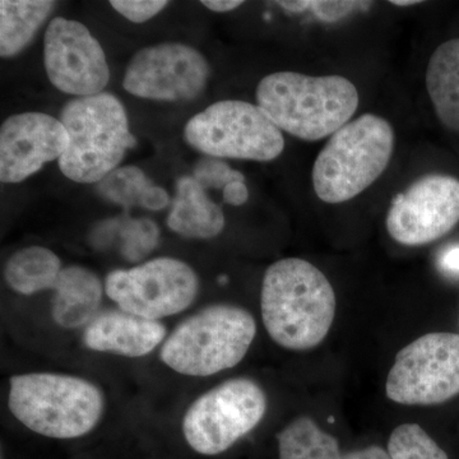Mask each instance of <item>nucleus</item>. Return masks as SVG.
I'll list each match as a JSON object with an SVG mask.
<instances>
[{"label":"nucleus","instance_id":"obj_1","mask_svg":"<svg viewBox=\"0 0 459 459\" xmlns=\"http://www.w3.org/2000/svg\"><path fill=\"white\" fill-rule=\"evenodd\" d=\"M263 325L283 349L307 351L327 337L336 316V294L325 274L300 258L274 262L263 277Z\"/></svg>","mask_w":459,"mask_h":459},{"label":"nucleus","instance_id":"obj_2","mask_svg":"<svg viewBox=\"0 0 459 459\" xmlns=\"http://www.w3.org/2000/svg\"><path fill=\"white\" fill-rule=\"evenodd\" d=\"M256 101L281 132L313 142L346 126L360 99L355 84L342 75L279 72L259 82Z\"/></svg>","mask_w":459,"mask_h":459},{"label":"nucleus","instance_id":"obj_3","mask_svg":"<svg viewBox=\"0 0 459 459\" xmlns=\"http://www.w3.org/2000/svg\"><path fill=\"white\" fill-rule=\"evenodd\" d=\"M105 407L104 392L84 377L29 373L9 379V411L23 427L42 437H83L98 427Z\"/></svg>","mask_w":459,"mask_h":459},{"label":"nucleus","instance_id":"obj_4","mask_svg":"<svg viewBox=\"0 0 459 459\" xmlns=\"http://www.w3.org/2000/svg\"><path fill=\"white\" fill-rule=\"evenodd\" d=\"M256 336V322L244 307L213 304L184 319L166 337L160 359L175 373L211 377L243 361Z\"/></svg>","mask_w":459,"mask_h":459},{"label":"nucleus","instance_id":"obj_5","mask_svg":"<svg viewBox=\"0 0 459 459\" xmlns=\"http://www.w3.org/2000/svg\"><path fill=\"white\" fill-rule=\"evenodd\" d=\"M394 132L385 117L361 115L331 135L312 171L320 201L337 204L361 195L391 162Z\"/></svg>","mask_w":459,"mask_h":459},{"label":"nucleus","instance_id":"obj_6","mask_svg":"<svg viewBox=\"0 0 459 459\" xmlns=\"http://www.w3.org/2000/svg\"><path fill=\"white\" fill-rule=\"evenodd\" d=\"M60 122L68 132L69 144L59 168L75 183H100L135 146L126 108L111 93L71 100Z\"/></svg>","mask_w":459,"mask_h":459},{"label":"nucleus","instance_id":"obj_7","mask_svg":"<svg viewBox=\"0 0 459 459\" xmlns=\"http://www.w3.org/2000/svg\"><path fill=\"white\" fill-rule=\"evenodd\" d=\"M186 141L217 159L272 161L283 152L282 132L258 105L240 100L214 102L186 123Z\"/></svg>","mask_w":459,"mask_h":459},{"label":"nucleus","instance_id":"obj_8","mask_svg":"<svg viewBox=\"0 0 459 459\" xmlns=\"http://www.w3.org/2000/svg\"><path fill=\"white\" fill-rule=\"evenodd\" d=\"M267 406V395L255 380H226L190 404L181 425L184 437L199 455H221L261 424Z\"/></svg>","mask_w":459,"mask_h":459},{"label":"nucleus","instance_id":"obj_9","mask_svg":"<svg viewBox=\"0 0 459 459\" xmlns=\"http://www.w3.org/2000/svg\"><path fill=\"white\" fill-rule=\"evenodd\" d=\"M389 400L406 406H434L459 394V334H424L395 356L385 383Z\"/></svg>","mask_w":459,"mask_h":459},{"label":"nucleus","instance_id":"obj_10","mask_svg":"<svg viewBox=\"0 0 459 459\" xmlns=\"http://www.w3.org/2000/svg\"><path fill=\"white\" fill-rule=\"evenodd\" d=\"M105 294L124 312L160 322L195 303L199 279L188 263L160 256L129 270L110 272Z\"/></svg>","mask_w":459,"mask_h":459},{"label":"nucleus","instance_id":"obj_11","mask_svg":"<svg viewBox=\"0 0 459 459\" xmlns=\"http://www.w3.org/2000/svg\"><path fill=\"white\" fill-rule=\"evenodd\" d=\"M210 78L205 57L189 45L165 42L143 48L132 57L124 74L126 92L157 101L198 98Z\"/></svg>","mask_w":459,"mask_h":459},{"label":"nucleus","instance_id":"obj_12","mask_svg":"<svg viewBox=\"0 0 459 459\" xmlns=\"http://www.w3.org/2000/svg\"><path fill=\"white\" fill-rule=\"evenodd\" d=\"M459 222V180L427 175L395 195L386 230L398 244L421 247L446 237Z\"/></svg>","mask_w":459,"mask_h":459},{"label":"nucleus","instance_id":"obj_13","mask_svg":"<svg viewBox=\"0 0 459 459\" xmlns=\"http://www.w3.org/2000/svg\"><path fill=\"white\" fill-rule=\"evenodd\" d=\"M44 65L56 89L86 98L102 93L110 80L104 49L81 22L56 17L44 39Z\"/></svg>","mask_w":459,"mask_h":459},{"label":"nucleus","instance_id":"obj_14","mask_svg":"<svg viewBox=\"0 0 459 459\" xmlns=\"http://www.w3.org/2000/svg\"><path fill=\"white\" fill-rule=\"evenodd\" d=\"M69 137L60 119L42 113L12 115L0 129V180L16 184L59 160Z\"/></svg>","mask_w":459,"mask_h":459},{"label":"nucleus","instance_id":"obj_15","mask_svg":"<svg viewBox=\"0 0 459 459\" xmlns=\"http://www.w3.org/2000/svg\"><path fill=\"white\" fill-rule=\"evenodd\" d=\"M164 323L108 309L100 312L84 328L82 342L91 351L114 353L124 358H143L165 342Z\"/></svg>","mask_w":459,"mask_h":459},{"label":"nucleus","instance_id":"obj_16","mask_svg":"<svg viewBox=\"0 0 459 459\" xmlns=\"http://www.w3.org/2000/svg\"><path fill=\"white\" fill-rule=\"evenodd\" d=\"M53 290L51 316L59 327L86 328L99 316L105 285L89 268H63Z\"/></svg>","mask_w":459,"mask_h":459},{"label":"nucleus","instance_id":"obj_17","mask_svg":"<svg viewBox=\"0 0 459 459\" xmlns=\"http://www.w3.org/2000/svg\"><path fill=\"white\" fill-rule=\"evenodd\" d=\"M166 223L183 238H213L225 229V214L195 178L183 177L177 181V193Z\"/></svg>","mask_w":459,"mask_h":459},{"label":"nucleus","instance_id":"obj_18","mask_svg":"<svg viewBox=\"0 0 459 459\" xmlns=\"http://www.w3.org/2000/svg\"><path fill=\"white\" fill-rule=\"evenodd\" d=\"M425 81L440 122L459 133V39L444 42L435 49Z\"/></svg>","mask_w":459,"mask_h":459},{"label":"nucleus","instance_id":"obj_19","mask_svg":"<svg viewBox=\"0 0 459 459\" xmlns=\"http://www.w3.org/2000/svg\"><path fill=\"white\" fill-rule=\"evenodd\" d=\"M62 271V261L53 250L35 246L18 250L8 259L4 277L14 292L31 296L53 290Z\"/></svg>","mask_w":459,"mask_h":459},{"label":"nucleus","instance_id":"obj_20","mask_svg":"<svg viewBox=\"0 0 459 459\" xmlns=\"http://www.w3.org/2000/svg\"><path fill=\"white\" fill-rule=\"evenodd\" d=\"M56 2L47 0H2L0 2V56H17L51 13Z\"/></svg>","mask_w":459,"mask_h":459},{"label":"nucleus","instance_id":"obj_21","mask_svg":"<svg viewBox=\"0 0 459 459\" xmlns=\"http://www.w3.org/2000/svg\"><path fill=\"white\" fill-rule=\"evenodd\" d=\"M279 459H341L340 444L313 419L300 416L277 434Z\"/></svg>","mask_w":459,"mask_h":459},{"label":"nucleus","instance_id":"obj_22","mask_svg":"<svg viewBox=\"0 0 459 459\" xmlns=\"http://www.w3.org/2000/svg\"><path fill=\"white\" fill-rule=\"evenodd\" d=\"M153 186L144 172L135 166L115 169L100 181L99 192L113 204L129 208L141 205L148 188Z\"/></svg>","mask_w":459,"mask_h":459},{"label":"nucleus","instance_id":"obj_23","mask_svg":"<svg viewBox=\"0 0 459 459\" xmlns=\"http://www.w3.org/2000/svg\"><path fill=\"white\" fill-rule=\"evenodd\" d=\"M388 453L392 459H449L439 444L418 424L395 428L388 440Z\"/></svg>","mask_w":459,"mask_h":459},{"label":"nucleus","instance_id":"obj_24","mask_svg":"<svg viewBox=\"0 0 459 459\" xmlns=\"http://www.w3.org/2000/svg\"><path fill=\"white\" fill-rule=\"evenodd\" d=\"M120 252L126 261H143L159 246L160 229L150 219H133L122 229Z\"/></svg>","mask_w":459,"mask_h":459},{"label":"nucleus","instance_id":"obj_25","mask_svg":"<svg viewBox=\"0 0 459 459\" xmlns=\"http://www.w3.org/2000/svg\"><path fill=\"white\" fill-rule=\"evenodd\" d=\"M193 178L207 189H225L232 181H246L240 171L232 170L221 159L207 156L199 160Z\"/></svg>","mask_w":459,"mask_h":459},{"label":"nucleus","instance_id":"obj_26","mask_svg":"<svg viewBox=\"0 0 459 459\" xmlns=\"http://www.w3.org/2000/svg\"><path fill=\"white\" fill-rule=\"evenodd\" d=\"M111 7L134 23L147 22L168 5L166 0H111Z\"/></svg>","mask_w":459,"mask_h":459},{"label":"nucleus","instance_id":"obj_27","mask_svg":"<svg viewBox=\"0 0 459 459\" xmlns=\"http://www.w3.org/2000/svg\"><path fill=\"white\" fill-rule=\"evenodd\" d=\"M360 2H332V0H307V11L314 12L319 20L325 22H336L341 18L351 13L353 9L358 8Z\"/></svg>","mask_w":459,"mask_h":459},{"label":"nucleus","instance_id":"obj_28","mask_svg":"<svg viewBox=\"0 0 459 459\" xmlns=\"http://www.w3.org/2000/svg\"><path fill=\"white\" fill-rule=\"evenodd\" d=\"M170 204V197L168 192L161 186H151L144 195L141 207L150 211L164 210Z\"/></svg>","mask_w":459,"mask_h":459},{"label":"nucleus","instance_id":"obj_29","mask_svg":"<svg viewBox=\"0 0 459 459\" xmlns=\"http://www.w3.org/2000/svg\"><path fill=\"white\" fill-rule=\"evenodd\" d=\"M247 198H249V190H247L246 181H232L223 189V199L226 204L238 207V205L247 204Z\"/></svg>","mask_w":459,"mask_h":459},{"label":"nucleus","instance_id":"obj_30","mask_svg":"<svg viewBox=\"0 0 459 459\" xmlns=\"http://www.w3.org/2000/svg\"><path fill=\"white\" fill-rule=\"evenodd\" d=\"M341 459H392V457L382 446H371L358 451L344 453Z\"/></svg>","mask_w":459,"mask_h":459},{"label":"nucleus","instance_id":"obj_31","mask_svg":"<svg viewBox=\"0 0 459 459\" xmlns=\"http://www.w3.org/2000/svg\"><path fill=\"white\" fill-rule=\"evenodd\" d=\"M201 3L211 11L225 13V12H231L240 7L244 2L241 0H204Z\"/></svg>","mask_w":459,"mask_h":459},{"label":"nucleus","instance_id":"obj_32","mask_svg":"<svg viewBox=\"0 0 459 459\" xmlns=\"http://www.w3.org/2000/svg\"><path fill=\"white\" fill-rule=\"evenodd\" d=\"M444 267L451 271H459V247L446 253L443 259Z\"/></svg>","mask_w":459,"mask_h":459},{"label":"nucleus","instance_id":"obj_33","mask_svg":"<svg viewBox=\"0 0 459 459\" xmlns=\"http://www.w3.org/2000/svg\"><path fill=\"white\" fill-rule=\"evenodd\" d=\"M392 4L397 5V7H409V5L419 4V0H392Z\"/></svg>","mask_w":459,"mask_h":459}]
</instances>
